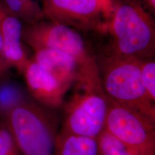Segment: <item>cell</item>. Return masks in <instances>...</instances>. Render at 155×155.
Segmentation results:
<instances>
[{"mask_svg": "<svg viewBox=\"0 0 155 155\" xmlns=\"http://www.w3.org/2000/svg\"><path fill=\"white\" fill-rule=\"evenodd\" d=\"M55 110L32 98L16 106L5 123L21 155H53L60 121Z\"/></svg>", "mask_w": 155, "mask_h": 155, "instance_id": "obj_1", "label": "cell"}, {"mask_svg": "<svg viewBox=\"0 0 155 155\" xmlns=\"http://www.w3.org/2000/svg\"><path fill=\"white\" fill-rule=\"evenodd\" d=\"M22 41L34 51L55 49L72 56L77 61L79 70L78 81L101 82L98 66L89 54L81 35L71 27L43 20L24 24Z\"/></svg>", "mask_w": 155, "mask_h": 155, "instance_id": "obj_2", "label": "cell"}, {"mask_svg": "<svg viewBox=\"0 0 155 155\" xmlns=\"http://www.w3.org/2000/svg\"><path fill=\"white\" fill-rule=\"evenodd\" d=\"M141 61L115 55L106 61L101 83L109 100L155 120V101L144 86Z\"/></svg>", "mask_w": 155, "mask_h": 155, "instance_id": "obj_3", "label": "cell"}, {"mask_svg": "<svg viewBox=\"0 0 155 155\" xmlns=\"http://www.w3.org/2000/svg\"><path fill=\"white\" fill-rule=\"evenodd\" d=\"M75 83L72 97L64 106L59 132L97 139L105 129L109 99L101 82Z\"/></svg>", "mask_w": 155, "mask_h": 155, "instance_id": "obj_4", "label": "cell"}, {"mask_svg": "<svg viewBox=\"0 0 155 155\" xmlns=\"http://www.w3.org/2000/svg\"><path fill=\"white\" fill-rule=\"evenodd\" d=\"M116 55L147 60L155 48V28L139 8L125 4L117 9L112 23Z\"/></svg>", "mask_w": 155, "mask_h": 155, "instance_id": "obj_5", "label": "cell"}, {"mask_svg": "<svg viewBox=\"0 0 155 155\" xmlns=\"http://www.w3.org/2000/svg\"><path fill=\"white\" fill-rule=\"evenodd\" d=\"M105 129L139 155H155V120L139 111L109 99Z\"/></svg>", "mask_w": 155, "mask_h": 155, "instance_id": "obj_6", "label": "cell"}, {"mask_svg": "<svg viewBox=\"0 0 155 155\" xmlns=\"http://www.w3.org/2000/svg\"><path fill=\"white\" fill-rule=\"evenodd\" d=\"M22 74L25 87L33 100L53 110L63 104L64 95L70 87L40 66L32 59H29Z\"/></svg>", "mask_w": 155, "mask_h": 155, "instance_id": "obj_7", "label": "cell"}, {"mask_svg": "<svg viewBox=\"0 0 155 155\" xmlns=\"http://www.w3.org/2000/svg\"><path fill=\"white\" fill-rule=\"evenodd\" d=\"M44 16L50 21L79 28L93 25L100 11V0H42Z\"/></svg>", "mask_w": 155, "mask_h": 155, "instance_id": "obj_8", "label": "cell"}, {"mask_svg": "<svg viewBox=\"0 0 155 155\" xmlns=\"http://www.w3.org/2000/svg\"><path fill=\"white\" fill-rule=\"evenodd\" d=\"M22 23L0 0V34L2 55L12 68L22 74L29 59L22 45Z\"/></svg>", "mask_w": 155, "mask_h": 155, "instance_id": "obj_9", "label": "cell"}, {"mask_svg": "<svg viewBox=\"0 0 155 155\" xmlns=\"http://www.w3.org/2000/svg\"><path fill=\"white\" fill-rule=\"evenodd\" d=\"M32 59L62 83L70 87L79 78V70L75 59L60 50L43 48L35 51Z\"/></svg>", "mask_w": 155, "mask_h": 155, "instance_id": "obj_10", "label": "cell"}, {"mask_svg": "<svg viewBox=\"0 0 155 155\" xmlns=\"http://www.w3.org/2000/svg\"><path fill=\"white\" fill-rule=\"evenodd\" d=\"M32 97L25 86L11 75L0 79V122L16 106Z\"/></svg>", "mask_w": 155, "mask_h": 155, "instance_id": "obj_11", "label": "cell"}, {"mask_svg": "<svg viewBox=\"0 0 155 155\" xmlns=\"http://www.w3.org/2000/svg\"><path fill=\"white\" fill-rule=\"evenodd\" d=\"M53 155H100L97 138L58 132Z\"/></svg>", "mask_w": 155, "mask_h": 155, "instance_id": "obj_12", "label": "cell"}, {"mask_svg": "<svg viewBox=\"0 0 155 155\" xmlns=\"http://www.w3.org/2000/svg\"><path fill=\"white\" fill-rule=\"evenodd\" d=\"M7 9L24 24H30L43 20L42 8L32 0H2Z\"/></svg>", "mask_w": 155, "mask_h": 155, "instance_id": "obj_13", "label": "cell"}, {"mask_svg": "<svg viewBox=\"0 0 155 155\" xmlns=\"http://www.w3.org/2000/svg\"><path fill=\"white\" fill-rule=\"evenodd\" d=\"M100 155H139L104 129L97 137Z\"/></svg>", "mask_w": 155, "mask_h": 155, "instance_id": "obj_14", "label": "cell"}, {"mask_svg": "<svg viewBox=\"0 0 155 155\" xmlns=\"http://www.w3.org/2000/svg\"><path fill=\"white\" fill-rule=\"evenodd\" d=\"M141 74L144 86L150 98L155 101V63L149 60L141 61Z\"/></svg>", "mask_w": 155, "mask_h": 155, "instance_id": "obj_15", "label": "cell"}, {"mask_svg": "<svg viewBox=\"0 0 155 155\" xmlns=\"http://www.w3.org/2000/svg\"><path fill=\"white\" fill-rule=\"evenodd\" d=\"M0 155H21L5 122H0Z\"/></svg>", "mask_w": 155, "mask_h": 155, "instance_id": "obj_16", "label": "cell"}, {"mask_svg": "<svg viewBox=\"0 0 155 155\" xmlns=\"http://www.w3.org/2000/svg\"><path fill=\"white\" fill-rule=\"evenodd\" d=\"M12 67L5 59L0 56V79L11 75Z\"/></svg>", "mask_w": 155, "mask_h": 155, "instance_id": "obj_17", "label": "cell"}, {"mask_svg": "<svg viewBox=\"0 0 155 155\" xmlns=\"http://www.w3.org/2000/svg\"><path fill=\"white\" fill-rule=\"evenodd\" d=\"M0 56L3 57V55H2V42L1 34H0Z\"/></svg>", "mask_w": 155, "mask_h": 155, "instance_id": "obj_18", "label": "cell"}, {"mask_svg": "<svg viewBox=\"0 0 155 155\" xmlns=\"http://www.w3.org/2000/svg\"><path fill=\"white\" fill-rule=\"evenodd\" d=\"M150 2L151 5L155 7V0H150Z\"/></svg>", "mask_w": 155, "mask_h": 155, "instance_id": "obj_19", "label": "cell"}, {"mask_svg": "<svg viewBox=\"0 0 155 155\" xmlns=\"http://www.w3.org/2000/svg\"><path fill=\"white\" fill-rule=\"evenodd\" d=\"M32 1H35V0H32Z\"/></svg>", "mask_w": 155, "mask_h": 155, "instance_id": "obj_20", "label": "cell"}]
</instances>
